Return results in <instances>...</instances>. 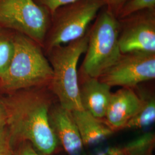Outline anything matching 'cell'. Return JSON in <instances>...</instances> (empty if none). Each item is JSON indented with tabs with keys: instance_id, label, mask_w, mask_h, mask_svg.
<instances>
[{
	"instance_id": "1",
	"label": "cell",
	"mask_w": 155,
	"mask_h": 155,
	"mask_svg": "<svg viewBox=\"0 0 155 155\" xmlns=\"http://www.w3.org/2000/svg\"><path fill=\"white\" fill-rule=\"evenodd\" d=\"M48 87L21 89L0 94L7 114L12 144L29 141L43 155H53L59 141L50 124L53 98Z\"/></svg>"
},
{
	"instance_id": "2",
	"label": "cell",
	"mask_w": 155,
	"mask_h": 155,
	"mask_svg": "<svg viewBox=\"0 0 155 155\" xmlns=\"http://www.w3.org/2000/svg\"><path fill=\"white\" fill-rule=\"evenodd\" d=\"M52 78V68L43 47L28 36L15 32L11 60L0 79V94L48 87Z\"/></svg>"
},
{
	"instance_id": "3",
	"label": "cell",
	"mask_w": 155,
	"mask_h": 155,
	"mask_svg": "<svg viewBox=\"0 0 155 155\" xmlns=\"http://www.w3.org/2000/svg\"><path fill=\"white\" fill-rule=\"evenodd\" d=\"M88 39L89 31L82 38L45 53L52 70L48 88L58 103L70 111L84 110L80 98L78 64L86 51Z\"/></svg>"
},
{
	"instance_id": "4",
	"label": "cell",
	"mask_w": 155,
	"mask_h": 155,
	"mask_svg": "<svg viewBox=\"0 0 155 155\" xmlns=\"http://www.w3.org/2000/svg\"><path fill=\"white\" fill-rule=\"evenodd\" d=\"M89 29L87 49L79 71L98 78L113 66L122 55L119 45L120 22L104 6Z\"/></svg>"
},
{
	"instance_id": "5",
	"label": "cell",
	"mask_w": 155,
	"mask_h": 155,
	"mask_svg": "<svg viewBox=\"0 0 155 155\" xmlns=\"http://www.w3.org/2000/svg\"><path fill=\"white\" fill-rule=\"evenodd\" d=\"M105 6L104 0H78L58 8L51 16L43 45L45 53L53 47L82 38Z\"/></svg>"
},
{
	"instance_id": "6",
	"label": "cell",
	"mask_w": 155,
	"mask_h": 155,
	"mask_svg": "<svg viewBox=\"0 0 155 155\" xmlns=\"http://www.w3.org/2000/svg\"><path fill=\"white\" fill-rule=\"evenodd\" d=\"M51 16L34 0H0V28L23 34L42 47Z\"/></svg>"
},
{
	"instance_id": "7",
	"label": "cell",
	"mask_w": 155,
	"mask_h": 155,
	"mask_svg": "<svg viewBox=\"0 0 155 155\" xmlns=\"http://www.w3.org/2000/svg\"><path fill=\"white\" fill-rule=\"evenodd\" d=\"M155 78V53L130 52L122 54L118 61L100 78L111 87L134 88Z\"/></svg>"
},
{
	"instance_id": "8",
	"label": "cell",
	"mask_w": 155,
	"mask_h": 155,
	"mask_svg": "<svg viewBox=\"0 0 155 155\" xmlns=\"http://www.w3.org/2000/svg\"><path fill=\"white\" fill-rule=\"evenodd\" d=\"M118 21L122 54L137 51L155 53V9L139 12Z\"/></svg>"
},
{
	"instance_id": "9",
	"label": "cell",
	"mask_w": 155,
	"mask_h": 155,
	"mask_svg": "<svg viewBox=\"0 0 155 155\" xmlns=\"http://www.w3.org/2000/svg\"><path fill=\"white\" fill-rule=\"evenodd\" d=\"M50 124L59 142L68 155H88L70 111L59 103L52 105L49 113Z\"/></svg>"
},
{
	"instance_id": "10",
	"label": "cell",
	"mask_w": 155,
	"mask_h": 155,
	"mask_svg": "<svg viewBox=\"0 0 155 155\" xmlns=\"http://www.w3.org/2000/svg\"><path fill=\"white\" fill-rule=\"evenodd\" d=\"M71 112L84 148L90 150V155L106 147L108 140L114 131L104 118H97L84 110Z\"/></svg>"
},
{
	"instance_id": "11",
	"label": "cell",
	"mask_w": 155,
	"mask_h": 155,
	"mask_svg": "<svg viewBox=\"0 0 155 155\" xmlns=\"http://www.w3.org/2000/svg\"><path fill=\"white\" fill-rule=\"evenodd\" d=\"M141 104V100L133 89L122 87L111 94L104 118L106 122L114 132L124 129Z\"/></svg>"
},
{
	"instance_id": "12",
	"label": "cell",
	"mask_w": 155,
	"mask_h": 155,
	"mask_svg": "<svg viewBox=\"0 0 155 155\" xmlns=\"http://www.w3.org/2000/svg\"><path fill=\"white\" fill-rule=\"evenodd\" d=\"M79 93L84 110L93 116L104 118L110 100L111 87L98 78L91 77L78 71Z\"/></svg>"
},
{
	"instance_id": "13",
	"label": "cell",
	"mask_w": 155,
	"mask_h": 155,
	"mask_svg": "<svg viewBox=\"0 0 155 155\" xmlns=\"http://www.w3.org/2000/svg\"><path fill=\"white\" fill-rule=\"evenodd\" d=\"M139 97L141 100V106L137 113L127 122L124 129H144L155 123V97L145 93H142Z\"/></svg>"
},
{
	"instance_id": "14",
	"label": "cell",
	"mask_w": 155,
	"mask_h": 155,
	"mask_svg": "<svg viewBox=\"0 0 155 155\" xmlns=\"http://www.w3.org/2000/svg\"><path fill=\"white\" fill-rule=\"evenodd\" d=\"M155 133L147 132L128 143L122 149L126 155H153Z\"/></svg>"
},
{
	"instance_id": "15",
	"label": "cell",
	"mask_w": 155,
	"mask_h": 155,
	"mask_svg": "<svg viewBox=\"0 0 155 155\" xmlns=\"http://www.w3.org/2000/svg\"><path fill=\"white\" fill-rule=\"evenodd\" d=\"M15 32L0 28V79L11 60L14 50Z\"/></svg>"
},
{
	"instance_id": "16",
	"label": "cell",
	"mask_w": 155,
	"mask_h": 155,
	"mask_svg": "<svg viewBox=\"0 0 155 155\" xmlns=\"http://www.w3.org/2000/svg\"><path fill=\"white\" fill-rule=\"evenodd\" d=\"M155 9V0H128L120 9L117 18L120 19L145 10Z\"/></svg>"
},
{
	"instance_id": "17",
	"label": "cell",
	"mask_w": 155,
	"mask_h": 155,
	"mask_svg": "<svg viewBox=\"0 0 155 155\" xmlns=\"http://www.w3.org/2000/svg\"><path fill=\"white\" fill-rule=\"evenodd\" d=\"M0 155H14V148L6 127L0 132Z\"/></svg>"
},
{
	"instance_id": "18",
	"label": "cell",
	"mask_w": 155,
	"mask_h": 155,
	"mask_svg": "<svg viewBox=\"0 0 155 155\" xmlns=\"http://www.w3.org/2000/svg\"><path fill=\"white\" fill-rule=\"evenodd\" d=\"M38 4L43 6L50 12L51 15L61 6L74 2L78 0H34Z\"/></svg>"
},
{
	"instance_id": "19",
	"label": "cell",
	"mask_w": 155,
	"mask_h": 155,
	"mask_svg": "<svg viewBox=\"0 0 155 155\" xmlns=\"http://www.w3.org/2000/svg\"><path fill=\"white\" fill-rule=\"evenodd\" d=\"M14 155H43L35 148L30 141H24L14 148Z\"/></svg>"
},
{
	"instance_id": "20",
	"label": "cell",
	"mask_w": 155,
	"mask_h": 155,
	"mask_svg": "<svg viewBox=\"0 0 155 155\" xmlns=\"http://www.w3.org/2000/svg\"><path fill=\"white\" fill-rule=\"evenodd\" d=\"M127 1L128 0H104L107 9L116 17L120 9Z\"/></svg>"
},
{
	"instance_id": "21",
	"label": "cell",
	"mask_w": 155,
	"mask_h": 155,
	"mask_svg": "<svg viewBox=\"0 0 155 155\" xmlns=\"http://www.w3.org/2000/svg\"><path fill=\"white\" fill-rule=\"evenodd\" d=\"M90 155H126L124 150L121 148L106 147L102 150Z\"/></svg>"
},
{
	"instance_id": "22",
	"label": "cell",
	"mask_w": 155,
	"mask_h": 155,
	"mask_svg": "<svg viewBox=\"0 0 155 155\" xmlns=\"http://www.w3.org/2000/svg\"><path fill=\"white\" fill-rule=\"evenodd\" d=\"M7 125V114L5 107L0 97V132L4 130Z\"/></svg>"
}]
</instances>
